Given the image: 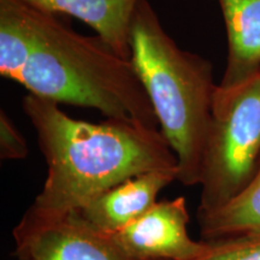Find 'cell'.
<instances>
[{
	"label": "cell",
	"mask_w": 260,
	"mask_h": 260,
	"mask_svg": "<svg viewBox=\"0 0 260 260\" xmlns=\"http://www.w3.org/2000/svg\"><path fill=\"white\" fill-rule=\"evenodd\" d=\"M14 239L18 260H141L129 255L111 236L96 232L74 212Z\"/></svg>",
	"instance_id": "cell-6"
},
{
	"label": "cell",
	"mask_w": 260,
	"mask_h": 260,
	"mask_svg": "<svg viewBox=\"0 0 260 260\" xmlns=\"http://www.w3.org/2000/svg\"><path fill=\"white\" fill-rule=\"evenodd\" d=\"M31 6L79 18L119 56L130 59V24L140 0H23Z\"/></svg>",
	"instance_id": "cell-9"
},
{
	"label": "cell",
	"mask_w": 260,
	"mask_h": 260,
	"mask_svg": "<svg viewBox=\"0 0 260 260\" xmlns=\"http://www.w3.org/2000/svg\"><path fill=\"white\" fill-rule=\"evenodd\" d=\"M186 199L157 201L153 206L111 236L129 255L141 260H197L210 243L189 235Z\"/></svg>",
	"instance_id": "cell-5"
},
{
	"label": "cell",
	"mask_w": 260,
	"mask_h": 260,
	"mask_svg": "<svg viewBox=\"0 0 260 260\" xmlns=\"http://www.w3.org/2000/svg\"><path fill=\"white\" fill-rule=\"evenodd\" d=\"M209 243V251L197 260H260V235L233 237Z\"/></svg>",
	"instance_id": "cell-11"
},
{
	"label": "cell",
	"mask_w": 260,
	"mask_h": 260,
	"mask_svg": "<svg viewBox=\"0 0 260 260\" xmlns=\"http://www.w3.org/2000/svg\"><path fill=\"white\" fill-rule=\"evenodd\" d=\"M28 52L15 82L52 103L90 107L107 118L158 129V118L132 60L100 37H84L51 12L21 0Z\"/></svg>",
	"instance_id": "cell-2"
},
{
	"label": "cell",
	"mask_w": 260,
	"mask_h": 260,
	"mask_svg": "<svg viewBox=\"0 0 260 260\" xmlns=\"http://www.w3.org/2000/svg\"><path fill=\"white\" fill-rule=\"evenodd\" d=\"M22 107L37 132L47 177L14 235L76 212L129 177L155 170L178 171L176 154L159 129L112 118L80 121L58 104L32 94L24 96Z\"/></svg>",
	"instance_id": "cell-1"
},
{
	"label": "cell",
	"mask_w": 260,
	"mask_h": 260,
	"mask_svg": "<svg viewBox=\"0 0 260 260\" xmlns=\"http://www.w3.org/2000/svg\"><path fill=\"white\" fill-rule=\"evenodd\" d=\"M198 222L201 240L207 242L260 235V162L241 193L220 209L198 216Z\"/></svg>",
	"instance_id": "cell-10"
},
{
	"label": "cell",
	"mask_w": 260,
	"mask_h": 260,
	"mask_svg": "<svg viewBox=\"0 0 260 260\" xmlns=\"http://www.w3.org/2000/svg\"><path fill=\"white\" fill-rule=\"evenodd\" d=\"M28 145L4 110L0 111V158L3 160H18L27 158Z\"/></svg>",
	"instance_id": "cell-12"
},
{
	"label": "cell",
	"mask_w": 260,
	"mask_h": 260,
	"mask_svg": "<svg viewBox=\"0 0 260 260\" xmlns=\"http://www.w3.org/2000/svg\"><path fill=\"white\" fill-rule=\"evenodd\" d=\"M260 162V69L218 84L205 144L198 216L220 209L254 177Z\"/></svg>",
	"instance_id": "cell-4"
},
{
	"label": "cell",
	"mask_w": 260,
	"mask_h": 260,
	"mask_svg": "<svg viewBox=\"0 0 260 260\" xmlns=\"http://www.w3.org/2000/svg\"><path fill=\"white\" fill-rule=\"evenodd\" d=\"M129 45L130 60L151 100L161 134L176 154L177 181L183 186L200 184L217 88L212 65L178 47L147 0L136 5Z\"/></svg>",
	"instance_id": "cell-3"
},
{
	"label": "cell",
	"mask_w": 260,
	"mask_h": 260,
	"mask_svg": "<svg viewBox=\"0 0 260 260\" xmlns=\"http://www.w3.org/2000/svg\"><path fill=\"white\" fill-rule=\"evenodd\" d=\"M228 39L222 82L229 86L260 69V0H218Z\"/></svg>",
	"instance_id": "cell-8"
},
{
	"label": "cell",
	"mask_w": 260,
	"mask_h": 260,
	"mask_svg": "<svg viewBox=\"0 0 260 260\" xmlns=\"http://www.w3.org/2000/svg\"><path fill=\"white\" fill-rule=\"evenodd\" d=\"M177 175V170H155L129 177L74 213L96 232L111 235L147 212Z\"/></svg>",
	"instance_id": "cell-7"
}]
</instances>
